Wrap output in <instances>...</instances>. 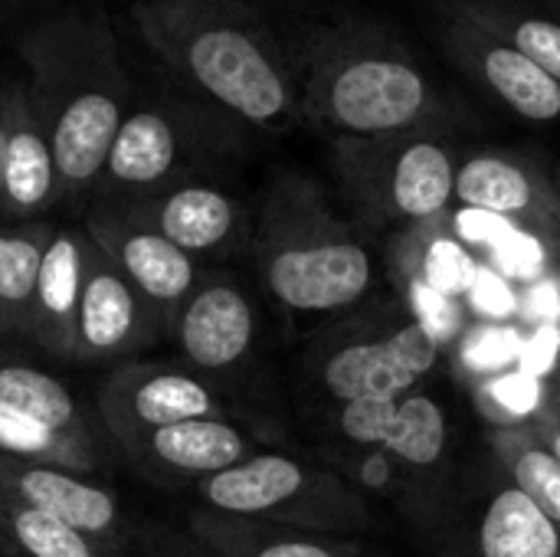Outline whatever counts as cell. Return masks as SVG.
Here are the masks:
<instances>
[{"label":"cell","mask_w":560,"mask_h":557,"mask_svg":"<svg viewBox=\"0 0 560 557\" xmlns=\"http://www.w3.org/2000/svg\"><path fill=\"white\" fill-rule=\"evenodd\" d=\"M443 557H560V529L492 460L433 529Z\"/></svg>","instance_id":"cell-10"},{"label":"cell","mask_w":560,"mask_h":557,"mask_svg":"<svg viewBox=\"0 0 560 557\" xmlns=\"http://www.w3.org/2000/svg\"><path fill=\"white\" fill-rule=\"evenodd\" d=\"M0 552L7 557H115L72 525L0 492Z\"/></svg>","instance_id":"cell-29"},{"label":"cell","mask_w":560,"mask_h":557,"mask_svg":"<svg viewBox=\"0 0 560 557\" xmlns=\"http://www.w3.org/2000/svg\"><path fill=\"white\" fill-rule=\"evenodd\" d=\"M486 440L492 460L505 469V476L560 529V463L535 423L489 427Z\"/></svg>","instance_id":"cell-28"},{"label":"cell","mask_w":560,"mask_h":557,"mask_svg":"<svg viewBox=\"0 0 560 557\" xmlns=\"http://www.w3.org/2000/svg\"><path fill=\"white\" fill-rule=\"evenodd\" d=\"M0 453L16 456V460L69 466V469H79L89 476L105 466V446L72 440L39 420H30V417L10 414V410H0Z\"/></svg>","instance_id":"cell-30"},{"label":"cell","mask_w":560,"mask_h":557,"mask_svg":"<svg viewBox=\"0 0 560 557\" xmlns=\"http://www.w3.org/2000/svg\"><path fill=\"white\" fill-rule=\"evenodd\" d=\"M184 532L213 557H377L364 542L348 535L282 529L210 509H194Z\"/></svg>","instance_id":"cell-22"},{"label":"cell","mask_w":560,"mask_h":557,"mask_svg":"<svg viewBox=\"0 0 560 557\" xmlns=\"http://www.w3.org/2000/svg\"><path fill=\"white\" fill-rule=\"evenodd\" d=\"M387 253L390 272L407 286V292H423L427 299L453 295L472 276L469 250L463 246L453 210L440 220L394 230Z\"/></svg>","instance_id":"cell-24"},{"label":"cell","mask_w":560,"mask_h":557,"mask_svg":"<svg viewBox=\"0 0 560 557\" xmlns=\"http://www.w3.org/2000/svg\"><path fill=\"white\" fill-rule=\"evenodd\" d=\"M89 253H92V240L82 227H56L43 250L26 341H33L52 358L72 361L75 312H79Z\"/></svg>","instance_id":"cell-21"},{"label":"cell","mask_w":560,"mask_h":557,"mask_svg":"<svg viewBox=\"0 0 560 557\" xmlns=\"http://www.w3.org/2000/svg\"><path fill=\"white\" fill-rule=\"evenodd\" d=\"M135 26L171 76L246 128L302 121L289 43L253 0H135Z\"/></svg>","instance_id":"cell-2"},{"label":"cell","mask_w":560,"mask_h":557,"mask_svg":"<svg viewBox=\"0 0 560 557\" xmlns=\"http://www.w3.org/2000/svg\"><path fill=\"white\" fill-rule=\"evenodd\" d=\"M82 230L171 332V318L203 276V263L115 207L92 204Z\"/></svg>","instance_id":"cell-15"},{"label":"cell","mask_w":560,"mask_h":557,"mask_svg":"<svg viewBox=\"0 0 560 557\" xmlns=\"http://www.w3.org/2000/svg\"><path fill=\"white\" fill-rule=\"evenodd\" d=\"M121 453L151 483L197 486L259 453V443L233 417H200L144 433L121 446Z\"/></svg>","instance_id":"cell-18"},{"label":"cell","mask_w":560,"mask_h":557,"mask_svg":"<svg viewBox=\"0 0 560 557\" xmlns=\"http://www.w3.org/2000/svg\"><path fill=\"white\" fill-rule=\"evenodd\" d=\"M560 82V13L545 0H450Z\"/></svg>","instance_id":"cell-25"},{"label":"cell","mask_w":560,"mask_h":557,"mask_svg":"<svg viewBox=\"0 0 560 557\" xmlns=\"http://www.w3.org/2000/svg\"><path fill=\"white\" fill-rule=\"evenodd\" d=\"M16 49L30 69L23 85L52 141L59 200L79 207L95 194L131 108V76L115 30L105 13L72 7L20 36Z\"/></svg>","instance_id":"cell-3"},{"label":"cell","mask_w":560,"mask_h":557,"mask_svg":"<svg viewBox=\"0 0 560 557\" xmlns=\"http://www.w3.org/2000/svg\"><path fill=\"white\" fill-rule=\"evenodd\" d=\"M167 335L177 341L190 371L220 384L249 364L259 338V315L236 276L203 269L200 282L171 318Z\"/></svg>","instance_id":"cell-14"},{"label":"cell","mask_w":560,"mask_h":557,"mask_svg":"<svg viewBox=\"0 0 560 557\" xmlns=\"http://www.w3.org/2000/svg\"><path fill=\"white\" fill-rule=\"evenodd\" d=\"M459 128H417L377 138H335L331 174L351 220L371 236L440 220L456 207Z\"/></svg>","instance_id":"cell-5"},{"label":"cell","mask_w":560,"mask_h":557,"mask_svg":"<svg viewBox=\"0 0 560 557\" xmlns=\"http://www.w3.org/2000/svg\"><path fill=\"white\" fill-rule=\"evenodd\" d=\"M161 335H167L164 322L92 243L79 312H75L72 361L105 364V361L131 358L151 348Z\"/></svg>","instance_id":"cell-17"},{"label":"cell","mask_w":560,"mask_h":557,"mask_svg":"<svg viewBox=\"0 0 560 557\" xmlns=\"http://www.w3.org/2000/svg\"><path fill=\"white\" fill-rule=\"evenodd\" d=\"M0 410L39 420L72 440L105 446V430L92 407H85L56 374L30 364L0 345Z\"/></svg>","instance_id":"cell-23"},{"label":"cell","mask_w":560,"mask_h":557,"mask_svg":"<svg viewBox=\"0 0 560 557\" xmlns=\"http://www.w3.org/2000/svg\"><path fill=\"white\" fill-rule=\"evenodd\" d=\"M0 492L72 525L115 557L128 555L135 542L118 496L89 473L0 453Z\"/></svg>","instance_id":"cell-16"},{"label":"cell","mask_w":560,"mask_h":557,"mask_svg":"<svg viewBox=\"0 0 560 557\" xmlns=\"http://www.w3.org/2000/svg\"><path fill=\"white\" fill-rule=\"evenodd\" d=\"M453 197L463 210L505 220L560 253V181L538 154L509 144H463Z\"/></svg>","instance_id":"cell-11"},{"label":"cell","mask_w":560,"mask_h":557,"mask_svg":"<svg viewBox=\"0 0 560 557\" xmlns=\"http://www.w3.org/2000/svg\"><path fill=\"white\" fill-rule=\"evenodd\" d=\"M535 430L541 433V440L548 443V450L558 456V463H560V404L555 401V397H548V401H545L541 414L535 417Z\"/></svg>","instance_id":"cell-33"},{"label":"cell","mask_w":560,"mask_h":557,"mask_svg":"<svg viewBox=\"0 0 560 557\" xmlns=\"http://www.w3.org/2000/svg\"><path fill=\"white\" fill-rule=\"evenodd\" d=\"M548 397H541V387L525 374H502L489 378L479 387V410L489 427H518L535 423Z\"/></svg>","instance_id":"cell-31"},{"label":"cell","mask_w":560,"mask_h":557,"mask_svg":"<svg viewBox=\"0 0 560 557\" xmlns=\"http://www.w3.org/2000/svg\"><path fill=\"white\" fill-rule=\"evenodd\" d=\"M102 207L121 210L125 217L161 233L203 266L246 246L253 230V213L246 210V204L213 177H187L161 190L112 200Z\"/></svg>","instance_id":"cell-13"},{"label":"cell","mask_w":560,"mask_h":557,"mask_svg":"<svg viewBox=\"0 0 560 557\" xmlns=\"http://www.w3.org/2000/svg\"><path fill=\"white\" fill-rule=\"evenodd\" d=\"M299 115L335 138H377L417 128H466L469 108L427 66L417 46L371 13L305 26L289 43Z\"/></svg>","instance_id":"cell-1"},{"label":"cell","mask_w":560,"mask_h":557,"mask_svg":"<svg viewBox=\"0 0 560 557\" xmlns=\"http://www.w3.org/2000/svg\"><path fill=\"white\" fill-rule=\"evenodd\" d=\"M3 223H36L62 204L49 131L23 82L3 85Z\"/></svg>","instance_id":"cell-19"},{"label":"cell","mask_w":560,"mask_h":557,"mask_svg":"<svg viewBox=\"0 0 560 557\" xmlns=\"http://www.w3.org/2000/svg\"><path fill=\"white\" fill-rule=\"evenodd\" d=\"M243 131L246 125L187 89L131 102L92 204L128 200L187 177H210L220 161L243 148Z\"/></svg>","instance_id":"cell-6"},{"label":"cell","mask_w":560,"mask_h":557,"mask_svg":"<svg viewBox=\"0 0 560 557\" xmlns=\"http://www.w3.org/2000/svg\"><path fill=\"white\" fill-rule=\"evenodd\" d=\"M440 341L433 328L404 305L358 309L328 325L305 355L308 384L335 404L400 397L436 368Z\"/></svg>","instance_id":"cell-7"},{"label":"cell","mask_w":560,"mask_h":557,"mask_svg":"<svg viewBox=\"0 0 560 557\" xmlns=\"http://www.w3.org/2000/svg\"><path fill=\"white\" fill-rule=\"evenodd\" d=\"M249 253L262 292L295 318H341L381 282L374 236L341 217L305 171H279L253 213Z\"/></svg>","instance_id":"cell-4"},{"label":"cell","mask_w":560,"mask_h":557,"mask_svg":"<svg viewBox=\"0 0 560 557\" xmlns=\"http://www.w3.org/2000/svg\"><path fill=\"white\" fill-rule=\"evenodd\" d=\"M381 450L397 460V466L410 476V483L427 496V502L433 506L436 522H440L450 506V496L456 492L450 417H446L443 404L430 391H420V387L400 394L394 423H390Z\"/></svg>","instance_id":"cell-20"},{"label":"cell","mask_w":560,"mask_h":557,"mask_svg":"<svg viewBox=\"0 0 560 557\" xmlns=\"http://www.w3.org/2000/svg\"><path fill=\"white\" fill-rule=\"evenodd\" d=\"M325 456V466L331 473H338L354 492H361L368 502L381 499V502H390L397 506L413 525L433 532L436 525V512L433 506L427 502V496L410 483V476L397 466L394 456H387L384 450L377 446H335L328 443L322 450Z\"/></svg>","instance_id":"cell-26"},{"label":"cell","mask_w":560,"mask_h":557,"mask_svg":"<svg viewBox=\"0 0 560 557\" xmlns=\"http://www.w3.org/2000/svg\"><path fill=\"white\" fill-rule=\"evenodd\" d=\"M430 30L450 69L459 72V79H466L482 98L528 125L558 128L560 82H555L545 69H538L482 23L456 10L450 0H433Z\"/></svg>","instance_id":"cell-9"},{"label":"cell","mask_w":560,"mask_h":557,"mask_svg":"<svg viewBox=\"0 0 560 557\" xmlns=\"http://www.w3.org/2000/svg\"><path fill=\"white\" fill-rule=\"evenodd\" d=\"M545 3H548V7H551L555 13H560V0H545Z\"/></svg>","instance_id":"cell-35"},{"label":"cell","mask_w":560,"mask_h":557,"mask_svg":"<svg viewBox=\"0 0 560 557\" xmlns=\"http://www.w3.org/2000/svg\"><path fill=\"white\" fill-rule=\"evenodd\" d=\"M3 121H7V108H3V89H0V223H3Z\"/></svg>","instance_id":"cell-34"},{"label":"cell","mask_w":560,"mask_h":557,"mask_svg":"<svg viewBox=\"0 0 560 557\" xmlns=\"http://www.w3.org/2000/svg\"><path fill=\"white\" fill-rule=\"evenodd\" d=\"M125 557H213L207 555L187 532H177L171 525H148L135 529V542Z\"/></svg>","instance_id":"cell-32"},{"label":"cell","mask_w":560,"mask_h":557,"mask_svg":"<svg viewBox=\"0 0 560 557\" xmlns=\"http://www.w3.org/2000/svg\"><path fill=\"white\" fill-rule=\"evenodd\" d=\"M555 401L560 404V355H558V394H555Z\"/></svg>","instance_id":"cell-36"},{"label":"cell","mask_w":560,"mask_h":557,"mask_svg":"<svg viewBox=\"0 0 560 557\" xmlns=\"http://www.w3.org/2000/svg\"><path fill=\"white\" fill-rule=\"evenodd\" d=\"M52 230L49 220L0 223V338H26L39 259Z\"/></svg>","instance_id":"cell-27"},{"label":"cell","mask_w":560,"mask_h":557,"mask_svg":"<svg viewBox=\"0 0 560 557\" xmlns=\"http://www.w3.org/2000/svg\"><path fill=\"white\" fill-rule=\"evenodd\" d=\"M194 489L200 509L282 529L358 538L377 525L374 506L338 473L272 450H259Z\"/></svg>","instance_id":"cell-8"},{"label":"cell","mask_w":560,"mask_h":557,"mask_svg":"<svg viewBox=\"0 0 560 557\" xmlns=\"http://www.w3.org/2000/svg\"><path fill=\"white\" fill-rule=\"evenodd\" d=\"M115 446L200 417H230L220 387L174 361H128L105 374L92 404Z\"/></svg>","instance_id":"cell-12"}]
</instances>
